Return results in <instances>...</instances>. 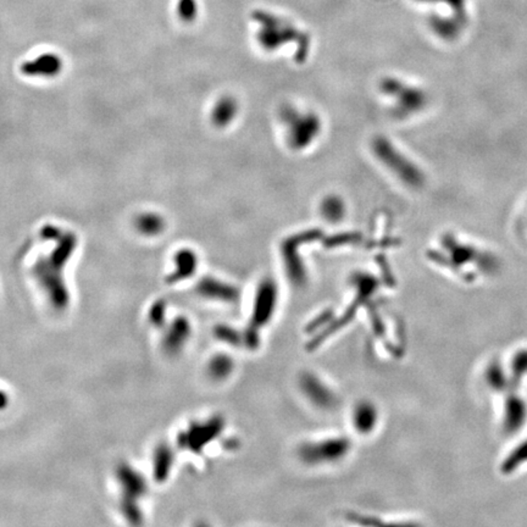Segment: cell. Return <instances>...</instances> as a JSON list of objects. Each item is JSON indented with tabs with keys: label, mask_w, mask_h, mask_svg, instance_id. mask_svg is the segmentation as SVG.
Listing matches in <instances>:
<instances>
[{
	"label": "cell",
	"mask_w": 527,
	"mask_h": 527,
	"mask_svg": "<svg viewBox=\"0 0 527 527\" xmlns=\"http://www.w3.org/2000/svg\"><path fill=\"white\" fill-rule=\"evenodd\" d=\"M252 20L258 23L256 42L261 49L273 53L290 43H296V60L303 63L309 53L310 37L304 31H300L294 23L268 10H254Z\"/></svg>",
	"instance_id": "obj_1"
},
{
	"label": "cell",
	"mask_w": 527,
	"mask_h": 527,
	"mask_svg": "<svg viewBox=\"0 0 527 527\" xmlns=\"http://www.w3.org/2000/svg\"><path fill=\"white\" fill-rule=\"evenodd\" d=\"M278 118L285 126L287 146L294 151L310 148L323 132V120L318 113L311 110H300L294 105H283Z\"/></svg>",
	"instance_id": "obj_2"
},
{
	"label": "cell",
	"mask_w": 527,
	"mask_h": 527,
	"mask_svg": "<svg viewBox=\"0 0 527 527\" xmlns=\"http://www.w3.org/2000/svg\"><path fill=\"white\" fill-rule=\"evenodd\" d=\"M371 148L376 159L385 165V168H388L395 178H399L404 185L414 190L423 187L425 182L423 171L402 151L397 149L395 144L388 141L386 137L378 136L373 138Z\"/></svg>",
	"instance_id": "obj_3"
},
{
	"label": "cell",
	"mask_w": 527,
	"mask_h": 527,
	"mask_svg": "<svg viewBox=\"0 0 527 527\" xmlns=\"http://www.w3.org/2000/svg\"><path fill=\"white\" fill-rule=\"evenodd\" d=\"M380 91L393 99V114L399 118L415 114L426 104V96L416 87L408 86L395 78H387L380 83Z\"/></svg>",
	"instance_id": "obj_4"
},
{
	"label": "cell",
	"mask_w": 527,
	"mask_h": 527,
	"mask_svg": "<svg viewBox=\"0 0 527 527\" xmlns=\"http://www.w3.org/2000/svg\"><path fill=\"white\" fill-rule=\"evenodd\" d=\"M241 111V104L236 97L223 94L215 100L209 113V120L214 128H228L236 121Z\"/></svg>",
	"instance_id": "obj_5"
},
{
	"label": "cell",
	"mask_w": 527,
	"mask_h": 527,
	"mask_svg": "<svg viewBox=\"0 0 527 527\" xmlns=\"http://www.w3.org/2000/svg\"><path fill=\"white\" fill-rule=\"evenodd\" d=\"M466 21L465 14H453L450 18H442V16H432L430 18V26L432 31L437 36L443 39H454L459 36L460 31L463 30L464 25Z\"/></svg>",
	"instance_id": "obj_6"
},
{
	"label": "cell",
	"mask_w": 527,
	"mask_h": 527,
	"mask_svg": "<svg viewBox=\"0 0 527 527\" xmlns=\"http://www.w3.org/2000/svg\"><path fill=\"white\" fill-rule=\"evenodd\" d=\"M318 213L321 218L330 223H341L346 218L347 204L345 199L338 194H328L323 197L318 204Z\"/></svg>",
	"instance_id": "obj_7"
},
{
	"label": "cell",
	"mask_w": 527,
	"mask_h": 527,
	"mask_svg": "<svg viewBox=\"0 0 527 527\" xmlns=\"http://www.w3.org/2000/svg\"><path fill=\"white\" fill-rule=\"evenodd\" d=\"M137 230L143 233L144 236L154 237L164 232L166 228L165 218L158 213L147 211L138 215L135 221Z\"/></svg>",
	"instance_id": "obj_8"
},
{
	"label": "cell",
	"mask_w": 527,
	"mask_h": 527,
	"mask_svg": "<svg viewBox=\"0 0 527 527\" xmlns=\"http://www.w3.org/2000/svg\"><path fill=\"white\" fill-rule=\"evenodd\" d=\"M175 276L178 278H188L198 268V258L193 250L185 248L175 255Z\"/></svg>",
	"instance_id": "obj_9"
},
{
	"label": "cell",
	"mask_w": 527,
	"mask_h": 527,
	"mask_svg": "<svg viewBox=\"0 0 527 527\" xmlns=\"http://www.w3.org/2000/svg\"><path fill=\"white\" fill-rule=\"evenodd\" d=\"M176 13L181 23H186V25L196 23L199 15L198 0H178Z\"/></svg>",
	"instance_id": "obj_10"
},
{
	"label": "cell",
	"mask_w": 527,
	"mask_h": 527,
	"mask_svg": "<svg viewBox=\"0 0 527 527\" xmlns=\"http://www.w3.org/2000/svg\"><path fill=\"white\" fill-rule=\"evenodd\" d=\"M26 68H37V70H39V68H41V71H39V73H49L50 75V73H53V71H56V70H58V68H60V60L58 59L56 56H54V55H43V56H41V58H37V60L36 61H35V63H31V64L28 63Z\"/></svg>",
	"instance_id": "obj_11"
},
{
	"label": "cell",
	"mask_w": 527,
	"mask_h": 527,
	"mask_svg": "<svg viewBox=\"0 0 527 527\" xmlns=\"http://www.w3.org/2000/svg\"><path fill=\"white\" fill-rule=\"evenodd\" d=\"M420 3H441V4L448 5L450 9L453 10L455 14H465V0H416Z\"/></svg>",
	"instance_id": "obj_12"
}]
</instances>
